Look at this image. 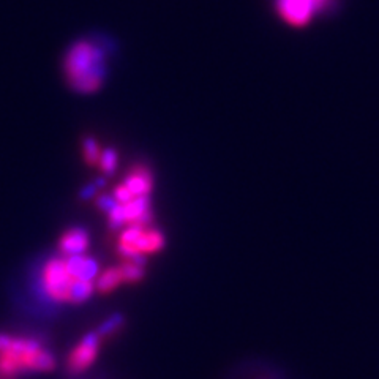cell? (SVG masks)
Masks as SVG:
<instances>
[{
	"instance_id": "obj_1",
	"label": "cell",
	"mask_w": 379,
	"mask_h": 379,
	"mask_svg": "<svg viewBox=\"0 0 379 379\" xmlns=\"http://www.w3.org/2000/svg\"><path fill=\"white\" fill-rule=\"evenodd\" d=\"M54 368L56 356L41 338L0 332V379H23Z\"/></svg>"
},
{
	"instance_id": "obj_2",
	"label": "cell",
	"mask_w": 379,
	"mask_h": 379,
	"mask_svg": "<svg viewBox=\"0 0 379 379\" xmlns=\"http://www.w3.org/2000/svg\"><path fill=\"white\" fill-rule=\"evenodd\" d=\"M107 48L101 38H81L63 57V73L68 84L81 94L99 90L106 74Z\"/></svg>"
},
{
	"instance_id": "obj_3",
	"label": "cell",
	"mask_w": 379,
	"mask_h": 379,
	"mask_svg": "<svg viewBox=\"0 0 379 379\" xmlns=\"http://www.w3.org/2000/svg\"><path fill=\"white\" fill-rule=\"evenodd\" d=\"M40 294L52 303H81L94 292L92 281L76 277L65 256L52 258L41 265L38 274Z\"/></svg>"
},
{
	"instance_id": "obj_4",
	"label": "cell",
	"mask_w": 379,
	"mask_h": 379,
	"mask_svg": "<svg viewBox=\"0 0 379 379\" xmlns=\"http://www.w3.org/2000/svg\"><path fill=\"white\" fill-rule=\"evenodd\" d=\"M338 0H272L274 12L285 24L307 27L318 16L330 13Z\"/></svg>"
},
{
	"instance_id": "obj_5",
	"label": "cell",
	"mask_w": 379,
	"mask_h": 379,
	"mask_svg": "<svg viewBox=\"0 0 379 379\" xmlns=\"http://www.w3.org/2000/svg\"><path fill=\"white\" fill-rule=\"evenodd\" d=\"M165 245V237L158 229L147 226H127L119 237L117 250L125 259H143L144 254L160 252Z\"/></svg>"
},
{
	"instance_id": "obj_6",
	"label": "cell",
	"mask_w": 379,
	"mask_h": 379,
	"mask_svg": "<svg viewBox=\"0 0 379 379\" xmlns=\"http://www.w3.org/2000/svg\"><path fill=\"white\" fill-rule=\"evenodd\" d=\"M103 341L105 340L101 338L99 330L85 334L84 337L78 341V345L70 351L67 359V370L70 375H83V373L88 371L89 368L94 365L96 357H99Z\"/></svg>"
},
{
	"instance_id": "obj_7",
	"label": "cell",
	"mask_w": 379,
	"mask_h": 379,
	"mask_svg": "<svg viewBox=\"0 0 379 379\" xmlns=\"http://www.w3.org/2000/svg\"><path fill=\"white\" fill-rule=\"evenodd\" d=\"M89 247V234L83 227H72L65 231L59 240V253L61 256H78L85 254Z\"/></svg>"
},
{
	"instance_id": "obj_8",
	"label": "cell",
	"mask_w": 379,
	"mask_h": 379,
	"mask_svg": "<svg viewBox=\"0 0 379 379\" xmlns=\"http://www.w3.org/2000/svg\"><path fill=\"white\" fill-rule=\"evenodd\" d=\"M123 185L128 188V192L132 193L133 198L149 196L152 185H154V182H152V172L149 171V167H145L143 165L134 166L133 170L128 172Z\"/></svg>"
},
{
	"instance_id": "obj_9",
	"label": "cell",
	"mask_w": 379,
	"mask_h": 379,
	"mask_svg": "<svg viewBox=\"0 0 379 379\" xmlns=\"http://www.w3.org/2000/svg\"><path fill=\"white\" fill-rule=\"evenodd\" d=\"M123 283H138L144 278L143 259H125V263L119 265Z\"/></svg>"
},
{
	"instance_id": "obj_10",
	"label": "cell",
	"mask_w": 379,
	"mask_h": 379,
	"mask_svg": "<svg viewBox=\"0 0 379 379\" xmlns=\"http://www.w3.org/2000/svg\"><path fill=\"white\" fill-rule=\"evenodd\" d=\"M123 283L121 269L119 267H110L103 272L99 281H96V288L101 292H111L112 289H116L119 285Z\"/></svg>"
},
{
	"instance_id": "obj_11",
	"label": "cell",
	"mask_w": 379,
	"mask_h": 379,
	"mask_svg": "<svg viewBox=\"0 0 379 379\" xmlns=\"http://www.w3.org/2000/svg\"><path fill=\"white\" fill-rule=\"evenodd\" d=\"M83 154H84L85 161H88V165H90V166L99 165L100 156H101V149H100L99 143L95 141V138L89 136V138L84 139Z\"/></svg>"
},
{
	"instance_id": "obj_12",
	"label": "cell",
	"mask_w": 379,
	"mask_h": 379,
	"mask_svg": "<svg viewBox=\"0 0 379 379\" xmlns=\"http://www.w3.org/2000/svg\"><path fill=\"white\" fill-rule=\"evenodd\" d=\"M122 326H123V318L122 316H119V315L111 316L110 319H107V321H105L101 324L100 329H99V334L101 335V338L106 341V340L112 338L114 334H116L117 330L121 329Z\"/></svg>"
},
{
	"instance_id": "obj_13",
	"label": "cell",
	"mask_w": 379,
	"mask_h": 379,
	"mask_svg": "<svg viewBox=\"0 0 379 379\" xmlns=\"http://www.w3.org/2000/svg\"><path fill=\"white\" fill-rule=\"evenodd\" d=\"M99 166H100V170L105 172V174H112L114 170H116V166H117L116 150H112V149L103 150L100 161H99Z\"/></svg>"
},
{
	"instance_id": "obj_14",
	"label": "cell",
	"mask_w": 379,
	"mask_h": 379,
	"mask_svg": "<svg viewBox=\"0 0 379 379\" xmlns=\"http://www.w3.org/2000/svg\"><path fill=\"white\" fill-rule=\"evenodd\" d=\"M261 379H274V378H261Z\"/></svg>"
}]
</instances>
